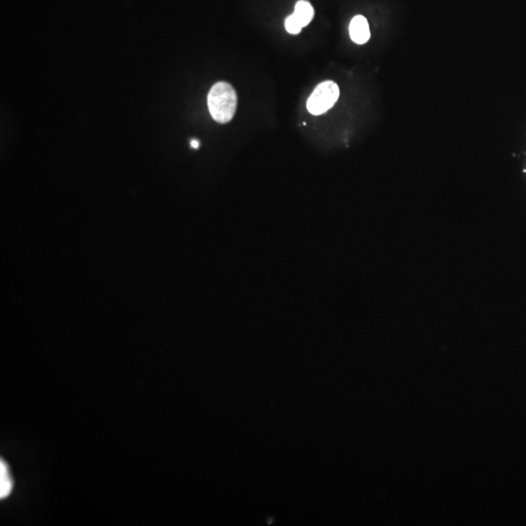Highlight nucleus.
I'll return each instance as SVG.
<instances>
[{
    "label": "nucleus",
    "instance_id": "nucleus-1",
    "mask_svg": "<svg viewBox=\"0 0 526 526\" xmlns=\"http://www.w3.org/2000/svg\"><path fill=\"white\" fill-rule=\"evenodd\" d=\"M237 103V94L227 82L214 84L208 95V108L212 117L218 123H228L233 119Z\"/></svg>",
    "mask_w": 526,
    "mask_h": 526
},
{
    "label": "nucleus",
    "instance_id": "nucleus-2",
    "mask_svg": "<svg viewBox=\"0 0 526 526\" xmlns=\"http://www.w3.org/2000/svg\"><path fill=\"white\" fill-rule=\"evenodd\" d=\"M338 85L334 81L322 82L316 87L307 101L308 112L313 115H321L334 107L339 98Z\"/></svg>",
    "mask_w": 526,
    "mask_h": 526
},
{
    "label": "nucleus",
    "instance_id": "nucleus-3",
    "mask_svg": "<svg viewBox=\"0 0 526 526\" xmlns=\"http://www.w3.org/2000/svg\"><path fill=\"white\" fill-rule=\"evenodd\" d=\"M351 39L355 43L365 44L370 39V30L369 23L364 16H356L352 19L349 27Z\"/></svg>",
    "mask_w": 526,
    "mask_h": 526
},
{
    "label": "nucleus",
    "instance_id": "nucleus-4",
    "mask_svg": "<svg viewBox=\"0 0 526 526\" xmlns=\"http://www.w3.org/2000/svg\"><path fill=\"white\" fill-rule=\"evenodd\" d=\"M12 489H13V478H12L8 466L1 459L0 461V498H6L10 494Z\"/></svg>",
    "mask_w": 526,
    "mask_h": 526
},
{
    "label": "nucleus",
    "instance_id": "nucleus-5",
    "mask_svg": "<svg viewBox=\"0 0 526 526\" xmlns=\"http://www.w3.org/2000/svg\"><path fill=\"white\" fill-rule=\"evenodd\" d=\"M294 15L301 23L303 27H306L312 21L314 17V9L311 4L305 0L297 2L294 7Z\"/></svg>",
    "mask_w": 526,
    "mask_h": 526
},
{
    "label": "nucleus",
    "instance_id": "nucleus-6",
    "mask_svg": "<svg viewBox=\"0 0 526 526\" xmlns=\"http://www.w3.org/2000/svg\"><path fill=\"white\" fill-rule=\"evenodd\" d=\"M285 30H287V32L291 34H299L303 28V26H301V23H299V21L296 18V16L294 15V14L285 19Z\"/></svg>",
    "mask_w": 526,
    "mask_h": 526
},
{
    "label": "nucleus",
    "instance_id": "nucleus-7",
    "mask_svg": "<svg viewBox=\"0 0 526 526\" xmlns=\"http://www.w3.org/2000/svg\"><path fill=\"white\" fill-rule=\"evenodd\" d=\"M190 146L192 148H195V150H197L198 148L200 146V143L197 140H192L190 141Z\"/></svg>",
    "mask_w": 526,
    "mask_h": 526
}]
</instances>
